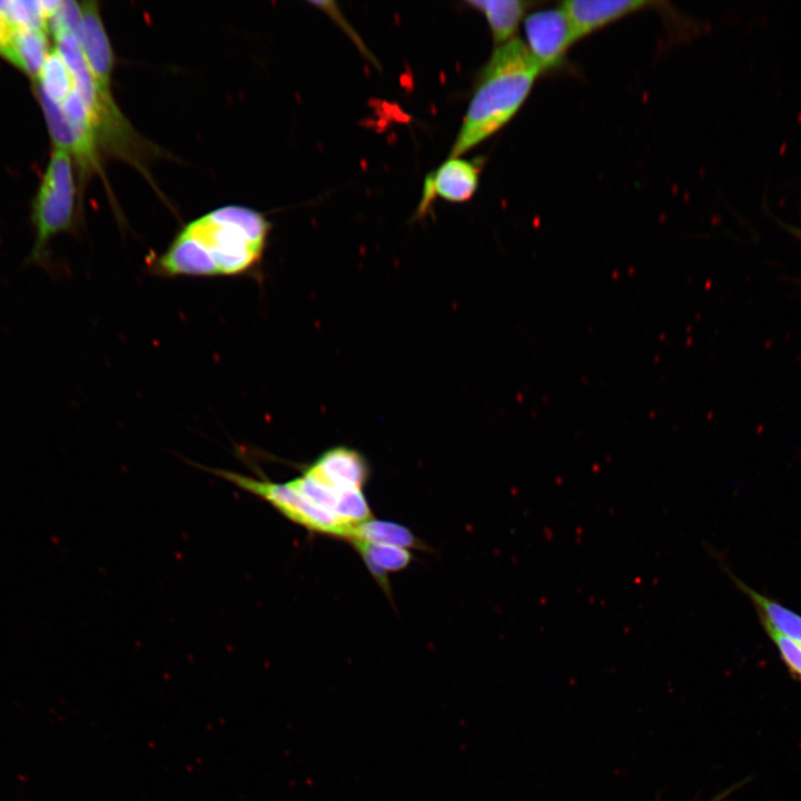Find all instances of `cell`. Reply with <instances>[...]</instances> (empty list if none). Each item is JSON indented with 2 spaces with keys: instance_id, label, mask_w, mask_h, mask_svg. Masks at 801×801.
Segmentation results:
<instances>
[{
  "instance_id": "obj_7",
  "label": "cell",
  "mask_w": 801,
  "mask_h": 801,
  "mask_svg": "<svg viewBox=\"0 0 801 801\" xmlns=\"http://www.w3.org/2000/svg\"><path fill=\"white\" fill-rule=\"evenodd\" d=\"M660 6L647 0H566L560 4L576 40L635 12Z\"/></svg>"
},
{
  "instance_id": "obj_16",
  "label": "cell",
  "mask_w": 801,
  "mask_h": 801,
  "mask_svg": "<svg viewBox=\"0 0 801 801\" xmlns=\"http://www.w3.org/2000/svg\"><path fill=\"white\" fill-rule=\"evenodd\" d=\"M36 80L38 92L57 105L73 89L71 71L56 48L50 50Z\"/></svg>"
},
{
  "instance_id": "obj_20",
  "label": "cell",
  "mask_w": 801,
  "mask_h": 801,
  "mask_svg": "<svg viewBox=\"0 0 801 801\" xmlns=\"http://www.w3.org/2000/svg\"><path fill=\"white\" fill-rule=\"evenodd\" d=\"M741 784H742V782L736 783V784L730 787L729 789H726V790L722 791L721 793H719L718 795H715V797H714L713 799H711L710 801H723V800H725L733 791H735L738 788H740Z\"/></svg>"
},
{
  "instance_id": "obj_3",
  "label": "cell",
  "mask_w": 801,
  "mask_h": 801,
  "mask_svg": "<svg viewBox=\"0 0 801 801\" xmlns=\"http://www.w3.org/2000/svg\"><path fill=\"white\" fill-rule=\"evenodd\" d=\"M75 196L72 157L67 150L55 147L33 202V261L43 260L50 239L71 227Z\"/></svg>"
},
{
  "instance_id": "obj_17",
  "label": "cell",
  "mask_w": 801,
  "mask_h": 801,
  "mask_svg": "<svg viewBox=\"0 0 801 801\" xmlns=\"http://www.w3.org/2000/svg\"><path fill=\"white\" fill-rule=\"evenodd\" d=\"M0 11L13 29L48 30V20L40 1H0Z\"/></svg>"
},
{
  "instance_id": "obj_4",
  "label": "cell",
  "mask_w": 801,
  "mask_h": 801,
  "mask_svg": "<svg viewBox=\"0 0 801 801\" xmlns=\"http://www.w3.org/2000/svg\"><path fill=\"white\" fill-rule=\"evenodd\" d=\"M217 475L270 504L291 522L310 532L348 540L353 527L342 523L334 514L317 506L286 483L254 478L229 471H215Z\"/></svg>"
},
{
  "instance_id": "obj_5",
  "label": "cell",
  "mask_w": 801,
  "mask_h": 801,
  "mask_svg": "<svg viewBox=\"0 0 801 801\" xmlns=\"http://www.w3.org/2000/svg\"><path fill=\"white\" fill-rule=\"evenodd\" d=\"M526 48L541 71L561 66L577 40L563 9H544L530 13L524 21Z\"/></svg>"
},
{
  "instance_id": "obj_21",
  "label": "cell",
  "mask_w": 801,
  "mask_h": 801,
  "mask_svg": "<svg viewBox=\"0 0 801 801\" xmlns=\"http://www.w3.org/2000/svg\"><path fill=\"white\" fill-rule=\"evenodd\" d=\"M792 236L801 241V226H791L788 224H781Z\"/></svg>"
},
{
  "instance_id": "obj_1",
  "label": "cell",
  "mask_w": 801,
  "mask_h": 801,
  "mask_svg": "<svg viewBox=\"0 0 801 801\" xmlns=\"http://www.w3.org/2000/svg\"><path fill=\"white\" fill-rule=\"evenodd\" d=\"M270 225L258 211L229 205L186 225L156 268L165 276H233L260 259Z\"/></svg>"
},
{
  "instance_id": "obj_10",
  "label": "cell",
  "mask_w": 801,
  "mask_h": 801,
  "mask_svg": "<svg viewBox=\"0 0 801 801\" xmlns=\"http://www.w3.org/2000/svg\"><path fill=\"white\" fill-rule=\"evenodd\" d=\"M312 477L336 488H363L369 469L362 454L338 446L323 453L305 471Z\"/></svg>"
},
{
  "instance_id": "obj_11",
  "label": "cell",
  "mask_w": 801,
  "mask_h": 801,
  "mask_svg": "<svg viewBox=\"0 0 801 801\" xmlns=\"http://www.w3.org/2000/svg\"><path fill=\"white\" fill-rule=\"evenodd\" d=\"M722 568L725 571L726 575L731 578L736 589L746 595V597L752 602L761 622L767 623L778 633L801 645L800 614L753 590L735 576L730 568L723 564Z\"/></svg>"
},
{
  "instance_id": "obj_12",
  "label": "cell",
  "mask_w": 801,
  "mask_h": 801,
  "mask_svg": "<svg viewBox=\"0 0 801 801\" xmlns=\"http://www.w3.org/2000/svg\"><path fill=\"white\" fill-rule=\"evenodd\" d=\"M48 44L46 30L14 29L0 56L21 71L37 79L50 52Z\"/></svg>"
},
{
  "instance_id": "obj_13",
  "label": "cell",
  "mask_w": 801,
  "mask_h": 801,
  "mask_svg": "<svg viewBox=\"0 0 801 801\" xmlns=\"http://www.w3.org/2000/svg\"><path fill=\"white\" fill-rule=\"evenodd\" d=\"M466 3L483 13L496 46L514 39L526 12L535 6L533 1L522 0H474Z\"/></svg>"
},
{
  "instance_id": "obj_14",
  "label": "cell",
  "mask_w": 801,
  "mask_h": 801,
  "mask_svg": "<svg viewBox=\"0 0 801 801\" xmlns=\"http://www.w3.org/2000/svg\"><path fill=\"white\" fill-rule=\"evenodd\" d=\"M352 543L363 557L374 578L386 592L389 591L388 572L402 571L412 561V553L407 548L362 541H353Z\"/></svg>"
},
{
  "instance_id": "obj_6",
  "label": "cell",
  "mask_w": 801,
  "mask_h": 801,
  "mask_svg": "<svg viewBox=\"0 0 801 801\" xmlns=\"http://www.w3.org/2000/svg\"><path fill=\"white\" fill-rule=\"evenodd\" d=\"M479 160L449 157L424 182L419 212L423 214L435 197L451 202H464L475 194L481 172Z\"/></svg>"
},
{
  "instance_id": "obj_19",
  "label": "cell",
  "mask_w": 801,
  "mask_h": 801,
  "mask_svg": "<svg viewBox=\"0 0 801 801\" xmlns=\"http://www.w3.org/2000/svg\"><path fill=\"white\" fill-rule=\"evenodd\" d=\"M13 30L14 29L10 26L3 13L0 11V52L6 47Z\"/></svg>"
},
{
  "instance_id": "obj_2",
  "label": "cell",
  "mask_w": 801,
  "mask_h": 801,
  "mask_svg": "<svg viewBox=\"0 0 801 801\" xmlns=\"http://www.w3.org/2000/svg\"><path fill=\"white\" fill-rule=\"evenodd\" d=\"M541 68L514 38L496 46L479 72L449 157H459L502 129L521 109Z\"/></svg>"
},
{
  "instance_id": "obj_9",
  "label": "cell",
  "mask_w": 801,
  "mask_h": 801,
  "mask_svg": "<svg viewBox=\"0 0 801 801\" xmlns=\"http://www.w3.org/2000/svg\"><path fill=\"white\" fill-rule=\"evenodd\" d=\"M38 97L55 147L67 150L82 171L97 169L99 144L96 137L71 123L57 103L40 92Z\"/></svg>"
},
{
  "instance_id": "obj_8",
  "label": "cell",
  "mask_w": 801,
  "mask_h": 801,
  "mask_svg": "<svg viewBox=\"0 0 801 801\" xmlns=\"http://www.w3.org/2000/svg\"><path fill=\"white\" fill-rule=\"evenodd\" d=\"M78 41L87 66L100 90L110 92L113 53L106 33L98 6L93 1L81 2V21Z\"/></svg>"
},
{
  "instance_id": "obj_15",
  "label": "cell",
  "mask_w": 801,
  "mask_h": 801,
  "mask_svg": "<svg viewBox=\"0 0 801 801\" xmlns=\"http://www.w3.org/2000/svg\"><path fill=\"white\" fill-rule=\"evenodd\" d=\"M348 540L350 542L362 541L367 543L393 545L407 550L419 548L423 545L404 525L373 518L353 526Z\"/></svg>"
},
{
  "instance_id": "obj_18",
  "label": "cell",
  "mask_w": 801,
  "mask_h": 801,
  "mask_svg": "<svg viewBox=\"0 0 801 801\" xmlns=\"http://www.w3.org/2000/svg\"><path fill=\"white\" fill-rule=\"evenodd\" d=\"M767 635L777 647V651L793 678L801 680V645L778 633L767 623L761 622Z\"/></svg>"
}]
</instances>
